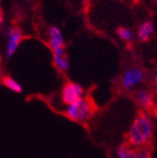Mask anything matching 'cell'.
Here are the masks:
<instances>
[{
    "instance_id": "7",
    "label": "cell",
    "mask_w": 157,
    "mask_h": 158,
    "mask_svg": "<svg viewBox=\"0 0 157 158\" xmlns=\"http://www.w3.org/2000/svg\"><path fill=\"white\" fill-rule=\"evenodd\" d=\"M23 31L18 27H10L7 31V44H6V56L8 58L12 57L18 51L23 40Z\"/></svg>"
},
{
    "instance_id": "5",
    "label": "cell",
    "mask_w": 157,
    "mask_h": 158,
    "mask_svg": "<svg viewBox=\"0 0 157 158\" xmlns=\"http://www.w3.org/2000/svg\"><path fill=\"white\" fill-rule=\"evenodd\" d=\"M83 97H85L84 89L82 88V85L73 81L65 83L61 91V101L65 106L74 103Z\"/></svg>"
},
{
    "instance_id": "16",
    "label": "cell",
    "mask_w": 157,
    "mask_h": 158,
    "mask_svg": "<svg viewBox=\"0 0 157 158\" xmlns=\"http://www.w3.org/2000/svg\"><path fill=\"white\" fill-rule=\"evenodd\" d=\"M25 1H30V0H25Z\"/></svg>"
},
{
    "instance_id": "1",
    "label": "cell",
    "mask_w": 157,
    "mask_h": 158,
    "mask_svg": "<svg viewBox=\"0 0 157 158\" xmlns=\"http://www.w3.org/2000/svg\"><path fill=\"white\" fill-rule=\"evenodd\" d=\"M155 123L149 112H139L127 132V143L136 148L149 147L154 137Z\"/></svg>"
},
{
    "instance_id": "11",
    "label": "cell",
    "mask_w": 157,
    "mask_h": 158,
    "mask_svg": "<svg viewBox=\"0 0 157 158\" xmlns=\"http://www.w3.org/2000/svg\"><path fill=\"white\" fill-rule=\"evenodd\" d=\"M117 36L119 37L122 42L131 43L135 40L136 34L134 33L133 29H130V28H128V27H119L117 31Z\"/></svg>"
},
{
    "instance_id": "4",
    "label": "cell",
    "mask_w": 157,
    "mask_h": 158,
    "mask_svg": "<svg viewBox=\"0 0 157 158\" xmlns=\"http://www.w3.org/2000/svg\"><path fill=\"white\" fill-rule=\"evenodd\" d=\"M133 100L142 112H149L155 106V94L151 89L140 88L133 91Z\"/></svg>"
},
{
    "instance_id": "8",
    "label": "cell",
    "mask_w": 157,
    "mask_h": 158,
    "mask_svg": "<svg viewBox=\"0 0 157 158\" xmlns=\"http://www.w3.org/2000/svg\"><path fill=\"white\" fill-rule=\"evenodd\" d=\"M155 26L151 20H145L139 25L136 33V38L142 43H146L154 36Z\"/></svg>"
},
{
    "instance_id": "14",
    "label": "cell",
    "mask_w": 157,
    "mask_h": 158,
    "mask_svg": "<svg viewBox=\"0 0 157 158\" xmlns=\"http://www.w3.org/2000/svg\"><path fill=\"white\" fill-rule=\"evenodd\" d=\"M2 23H3V14H2V10H1V8H0V29H1Z\"/></svg>"
},
{
    "instance_id": "3",
    "label": "cell",
    "mask_w": 157,
    "mask_h": 158,
    "mask_svg": "<svg viewBox=\"0 0 157 158\" xmlns=\"http://www.w3.org/2000/svg\"><path fill=\"white\" fill-rule=\"evenodd\" d=\"M146 72L139 66H130L122 72L119 85L124 91H135L146 82Z\"/></svg>"
},
{
    "instance_id": "15",
    "label": "cell",
    "mask_w": 157,
    "mask_h": 158,
    "mask_svg": "<svg viewBox=\"0 0 157 158\" xmlns=\"http://www.w3.org/2000/svg\"><path fill=\"white\" fill-rule=\"evenodd\" d=\"M0 67H1V56H0Z\"/></svg>"
},
{
    "instance_id": "10",
    "label": "cell",
    "mask_w": 157,
    "mask_h": 158,
    "mask_svg": "<svg viewBox=\"0 0 157 158\" xmlns=\"http://www.w3.org/2000/svg\"><path fill=\"white\" fill-rule=\"evenodd\" d=\"M1 83H2L7 89H9L10 91L15 92V93H20V92H23L21 85L19 84L14 77H11V76H8V75L2 76V77H1Z\"/></svg>"
},
{
    "instance_id": "6",
    "label": "cell",
    "mask_w": 157,
    "mask_h": 158,
    "mask_svg": "<svg viewBox=\"0 0 157 158\" xmlns=\"http://www.w3.org/2000/svg\"><path fill=\"white\" fill-rule=\"evenodd\" d=\"M47 44L51 48L52 54L66 52L65 49V38L60 28L56 26H51L47 31Z\"/></svg>"
},
{
    "instance_id": "9",
    "label": "cell",
    "mask_w": 157,
    "mask_h": 158,
    "mask_svg": "<svg viewBox=\"0 0 157 158\" xmlns=\"http://www.w3.org/2000/svg\"><path fill=\"white\" fill-rule=\"evenodd\" d=\"M53 56V64L62 73H66L70 69V58L67 53H60V54H52Z\"/></svg>"
},
{
    "instance_id": "13",
    "label": "cell",
    "mask_w": 157,
    "mask_h": 158,
    "mask_svg": "<svg viewBox=\"0 0 157 158\" xmlns=\"http://www.w3.org/2000/svg\"><path fill=\"white\" fill-rule=\"evenodd\" d=\"M151 85H153V88H154V90H156L157 91V67L155 69V71L153 72V74H151Z\"/></svg>"
},
{
    "instance_id": "12",
    "label": "cell",
    "mask_w": 157,
    "mask_h": 158,
    "mask_svg": "<svg viewBox=\"0 0 157 158\" xmlns=\"http://www.w3.org/2000/svg\"><path fill=\"white\" fill-rule=\"evenodd\" d=\"M129 158H153V156L149 147H140V148L133 147Z\"/></svg>"
},
{
    "instance_id": "2",
    "label": "cell",
    "mask_w": 157,
    "mask_h": 158,
    "mask_svg": "<svg viewBox=\"0 0 157 158\" xmlns=\"http://www.w3.org/2000/svg\"><path fill=\"white\" fill-rule=\"evenodd\" d=\"M65 116L78 123H87L92 119L95 113V106L90 98L83 97L74 103L65 106Z\"/></svg>"
}]
</instances>
